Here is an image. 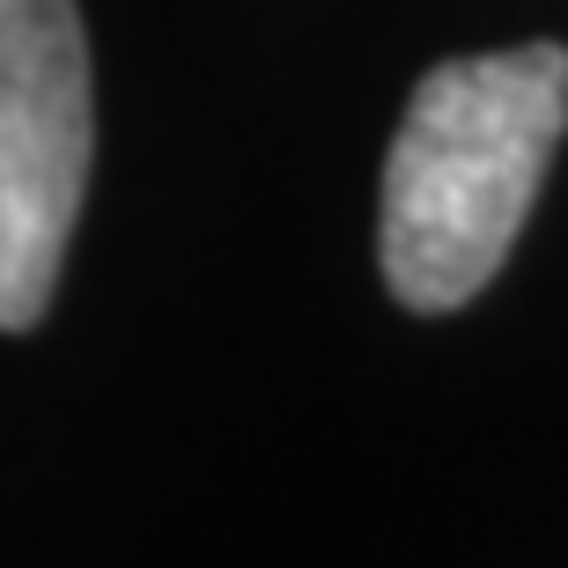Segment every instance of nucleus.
I'll use <instances>...</instances> for the list:
<instances>
[{
    "label": "nucleus",
    "instance_id": "nucleus-1",
    "mask_svg": "<svg viewBox=\"0 0 568 568\" xmlns=\"http://www.w3.org/2000/svg\"><path fill=\"white\" fill-rule=\"evenodd\" d=\"M561 133V44H517V52L428 67L384 155L377 214V258L406 311H458L503 274Z\"/></svg>",
    "mask_w": 568,
    "mask_h": 568
},
{
    "label": "nucleus",
    "instance_id": "nucleus-2",
    "mask_svg": "<svg viewBox=\"0 0 568 568\" xmlns=\"http://www.w3.org/2000/svg\"><path fill=\"white\" fill-rule=\"evenodd\" d=\"M97 163V74L74 0H0V333L60 295Z\"/></svg>",
    "mask_w": 568,
    "mask_h": 568
}]
</instances>
